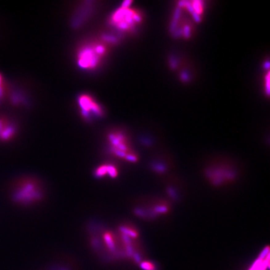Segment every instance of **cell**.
Returning <instances> with one entry per match:
<instances>
[{"label": "cell", "instance_id": "obj_1", "mask_svg": "<svg viewBox=\"0 0 270 270\" xmlns=\"http://www.w3.org/2000/svg\"><path fill=\"white\" fill-rule=\"evenodd\" d=\"M44 197V186L40 179L35 176L22 177L15 182L11 188V200L21 206L36 205Z\"/></svg>", "mask_w": 270, "mask_h": 270}, {"label": "cell", "instance_id": "obj_2", "mask_svg": "<svg viewBox=\"0 0 270 270\" xmlns=\"http://www.w3.org/2000/svg\"><path fill=\"white\" fill-rule=\"evenodd\" d=\"M125 2L110 17V25L117 30L129 33L134 30L142 21L140 11L131 7L130 2Z\"/></svg>", "mask_w": 270, "mask_h": 270}, {"label": "cell", "instance_id": "obj_3", "mask_svg": "<svg viewBox=\"0 0 270 270\" xmlns=\"http://www.w3.org/2000/svg\"><path fill=\"white\" fill-rule=\"evenodd\" d=\"M107 141L112 155L129 163H134L138 161V155L132 148L128 137L123 131H111L107 136Z\"/></svg>", "mask_w": 270, "mask_h": 270}, {"label": "cell", "instance_id": "obj_4", "mask_svg": "<svg viewBox=\"0 0 270 270\" xmlns=\"http://www.w3.org/2000/svg\"><path fill=\"white\" fill-rule=\"evenodd\" d=\"M107 48L103 43L92 42L81 47L76 56L78 66L86 70H95L106 55Z\"/></svg>", "mask_w": 270, "mask_h": 270}, {"label": "cell", "instance_id": "obj_5", "mask_svg": "<svg viewBox=\"0 0 270 270\" xmlns=\"http://www.w3.org/2000/svg\"><path fill=\"white\" fill-rule=\"evenodd\" d=\"M78 104L82 115L86 119L100 117L103 115L101 106L91 96L81 95L78 99Z\"/></svg>", "mask_w": 270, "mask_h": 270}, {"label": "cell", "instance_id": "obj_6", "mask_svg": "<svg viewBox=\"0 0 270 270\" xmlns=\"http://www.w3.org/2000/svg\"><path fill=\"white\" fill-rule=\"evenodd\" d=\"M16 134L15 125L6 118H0V141H9L15 137Z\"/></svg>", "mask_w": 270, "mask_h": 270}, {"label": "cell", "instance_id": "obj_7", "mask_svg": "<svg viewBox=\"0 0 270 270\" xmlns=\"http://www.w3.org/2000/svg\"><path fill=\"white\" fill-rule=\"evenodd\" d=\"M103 239L108 248L111 251H114L116 248L118 238L114 233L111 231H105L103 233Z\"/></svg>", "mask_w": 270, "mask_h": 270}, {"label": "cell", "instance_id": "obj_8", "mask_svg": "<svg viewBox=\"0 0 270 270\" xmlns=\"http://www.w3.org/2000/svg\"><path fill=\"white\" fill-rule=\"evenodd\" d=\"M119 231L120 233H121L133 239H137L140 235L138 231L135 228V227L130 224H125L121 225L120 227Z\"/></svg>", "mask_w": 270, "mask_h": 270}, {"label": "cell", "instance_id": "obj_9", "mask_svg": "<svg viewBox=\"0 0 270 270\" xmlns=\"http://www.w3.org/2000/svg\"><path fill=\"white\" fill-rule=\"evenodd\" d=\"M108 163H104L100 165L95 171V176L98 178H101L108 176Z\"/></svg>", "mask_w": 270, "mask_h": 270}]
</instances>
